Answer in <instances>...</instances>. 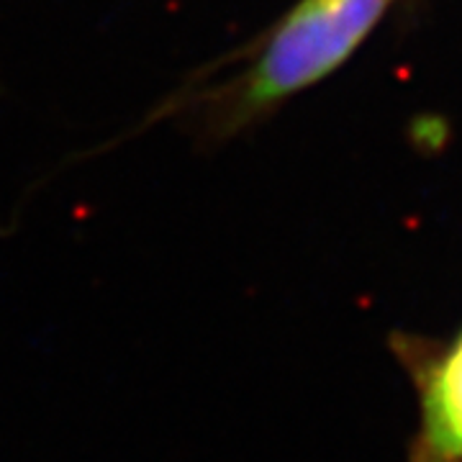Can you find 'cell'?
I'll return each mask as SVG.
<instances>
[{"mask_svg": "<svg viewBox=\"0 0 462 462\" xmlns=\"http://www.w3.org/2000/svg\"><path fill=\"white\" fill-rule=\"evenodd\" d=\"M391 0H300L267 39L236 93L224 103L226 124H242L263 108L321 80L373 29Z\"/></svg>", "mask_w": 462, "mask_h": 462, "instance_id": "cell-1", "label": "cell"}, {"mask_svg": "<svg viewBox=\"0 0 462 462\" xmlns=\"http://www.w3.org/2000/svg\"><path fill=\"white\" fill-rule=\"evenodd\" d=\"M416 462H462V334L424 375Z\"/></svg>", "mask_w": 462, "mask_h": 462, "instance_id": "cell-2", "label": "cell"}]
</instances>
